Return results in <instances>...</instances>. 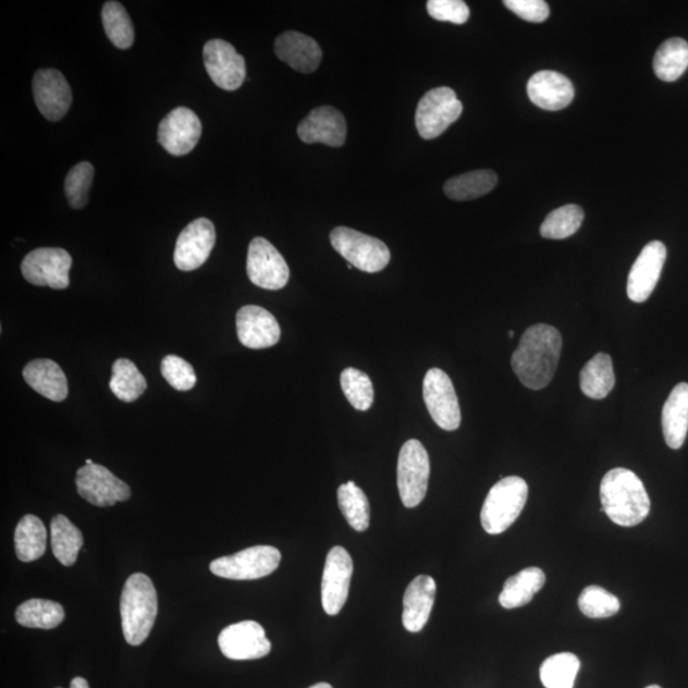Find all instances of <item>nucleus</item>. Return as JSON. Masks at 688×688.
I'll list each match as a JSON object with an SVG mask.
<instances>
[{
    "mask_svg": "<svg viewBox=\"0 0 688 688\" xmlns=\"http://www.w3.org/2000/svg\"><path fill=\"white\" fill-rule=\"evenodd\" d=\"M561 348L563 336L555 327L536 324L528 328L512 357L515 376L523 385L541 391L555 377Z\"/></svg>",
    "mask_w": 688,
    "mask_h": 688,
    "instance_id": "1",
    "label": "nucleus"
},
{
    "mask_svg": "<svg viewBox=\"0 0 688 688\" xmlns=\"http://www.w3.org/2000/svg\"><path fill=\"white\" fill-rule=\"evenodd\" d=\"M603 512L621 527H635L647 519L650 499L644 483L630 469L615 468L601 483Z\"/></svg>",
    "mask_w": 688,
    "mask_h": 688,
    "instance_id": "2",
    "label": "nucleus"
},
{
    "mask_svg": "<svg viewBox=\"0 0 688 688\" xmlns=\"http://www.w3.org/2000/svg\"><path fill=\"white\" fill-rule=\"evenodd\" d=\"M159 612V600L151 579L136 573L125 581L121 597L123 634L130 646L144 644Z\"/></svg>",
    "mask_w": 688,
    "mask_h": 688,
    "instance_id": "3",
    "label": "nucleus"
},
{
    "mask_svg": "<svg viewBox=\"0 0 688 688\" xmlns=\"http://www.w3.org/2000/svg\"><path fill=\"white\" fill-rule=\"evenodd\" d=\"M528 484L523 478H503L490 490L481 512L482 527L489 535H501L519 518L527 504Z\"/></svg>",
    "mask_w": 688,
    "mask_h": 688,
    "instance_id": "4",
    "label": "nucleus"
},
{
    "mask_svg": "<svg viewBox=\"0 0 688 688\" xmlns=\"http://www.w3.org/2000/svg\"><path fill=\"white\" fill-rule=\"evenodd\" d=\"M331 244L349 265L366 273L383 271L391 261V250L383 242L353 229H334Z\"/></svg>",
    "mask_w": 688,
    "mask_h": 688,
    "instance_id": "5",
    "label": "nucleus"
},
{
    "mask_svg": "<svg viewBox=\"0 0 688 688\" xmlns=\"http://www.w3.org/2000/svg\"><path fill=\"white\" fill-rule=\"evenodd\" d=\"M430 458L418 440H408L402 446L396 468V483L403 505L413 508L420 505L428 492Z\"/></svg>",
    "mask_w": 688,
    "mask_h": 688,
    "instance_id": "6",
    "label": "nucleus"
},
{
    "mask_svg": "<svg viewBox=\"0 0 688 688\" xmlns=\"http://www.w3.org/2000/svg\"><path fill=\"white\" fill-rule=\"evenodd\" d=\"M281 558V552L272 545H254L235 555L216 558L209 568L223 579L256 580L274 573Z\"/></svg>",
    "mask_w": 688,
    "mask_h": 688,
    "instance_id": "7",
    "label": "nucleus"
},
{
    "mask_svg": "<svg viewBox=\"0 0 688 688\" xmlns=\"http://www.w3.org/2000/svg\"><path fill=\"white\" fill-rule=\"evenodd\" d=\"M462 112L463 103L452 88H433L418 102L417 131L423 139H435L458 121Z\"/></svg>",
    "mask_w": 688,
    "mask_h": 688,
    "instance_id": "8",
    "label": "nucleus"
},
{
    "mask_svg": "<svg viewBox=\"0 0 688 688\" xmlns=\"http://www.w3.org/2000/svg\"><path fill=\"white\" fill-rule=\"evenodd\" d=\"M423 401L440 429L454 431L462 422L458 396L453 381L440 369H431L423 379Z\"/></svg>",
    "mask_w": 688,
    "mask_h": 688,
    "instance_id": "9",
    "label": "nucleus"
},
{
    "mask_svg": "<svg viewBox=\"0 0 688 688\" xmlns=\"http://www.w3.org/2000/svg\"><path fill=\"white\" fill-rule=\"evenodd\" d=\"M71 254L59 248H40L27 254L21 271L25 280L35 286L54 290L70 287Z\"/></svg>",
    "mask_w": 688,
    "mask_h": 688,
    "instance_id": "10",
    "label": "nucleus"
},
{
    "mask_svg": "<svg viewBox=\"0 0 688 688\" xmlns=\"http://www.w3.org/2000/svg\"><path fill=\"white\" fill-rule=\"evenodd\" d=\"M353 575L354 561L347 550L336 545L328 552L321 580V604L327 615H339L346 604Z\"/></svg>",
    "mask_w": 688,
    "mask_h": 688,
    "instance_id": "11",
    "label": "nucleus"
},
{
    "mask_svg": "<svg viewBox=\"0 0 688 688\" xmlns=\"http://www.w3.org/2000/svg\"><path fill=\"white\" fill-rule=\"evenodd\" d=\"M246 272L256 286L265 290H281L290 280L286 260L265 237H256L251 241Z\"/></svg>",
    "mask_w": 688,
    "mask_h": 688,
    "instance_id": "12",
    "label": "nucleus"
},
{
    "mask_svg": "<svg viewBox=\"0 0 688 688\" xmlns=\"http://www.w3.org/2000/svg\"><path fill=\"white\" fill-rule=\"evenodd\" d=\"M219 646L222 654L231 661L260 660L272 650L263 626L256 621H243L223 628Z\"/></svg>",
    "mask_w": 688,
    "mask_h": 688,
    "instance_id": "13",
    "label": "nucleus"
},
{
    "mask_svg": "<svg viewBox=\"0 0 688 688\" xmlns=\"http://www.w3.org/2000/svg\"><path fill=\"white\" fill-rule=\"evenodd\" d=\"M78 493L89 504L108 507L131 499L128 484L119 480L108 468L100 465H86L77 470Z\"/></svg>",
    "mask_w": 688,
    "mask_h": 688,
    "instance_id": "14",
    "label": "nucleus"
},
{
    "mask_svg": "<svg viewBox=\"0 0 688 688\" xmlns=\"http://www.w3.org/2000/svg\"><path fill=\"white\" fill-rule=\"evenodd\" d=\"M207 73L217 87L226 91H236L246 78V64L233 45L214 39L208 41L204 49Z\"/></svg>",
    "mask_w": 688,
    "mask_h": 688,
    "instance_id": "15",
    "label": "nucleus"
},
{
    "mask_svg": "<svg viewBox=\"0 0 688 688\" xmlns=\"http://www.w3.org/2000/svg\"><path fill=\"white\" fill-rule=\"evenodd\" d=\"M214 244V224L208 219L193 221L177 237L174 253L175 266L183 272L196 271L211 256Z\"/></svg>",
    "mask_w": 688,
    "mask_h": 688,
    "instance_id": "16",
    "label": "nucleus"
},
{
    "mask_svg": "<svg viewBox=\"0 0 688 688\" xmlns=\"http://www.w3.org/2000/svg\"><path fill=\"white\" fill-rule=\"evenodd\" d=\"M667 259V248L662 242L649 243L631 268L627 280V296L640 304L653 294Z\"/></svg>",
    "mask_w": 688,
    "mask_h": 688,
    "instance_id": "17",
    "label": "nucleus"
},
{
    "mask_svg": "<svg viewBox=\"0 0 688 688\" xmlns=\"http://www.w3.org/2000/svg\"><path fill=\"white\" fill-rule=\"evenodd\" d=\"M201 136V123L196 112L176 108L163 118L159 126L160 145L172 156L193 151Z\"/></svg>",
    "mask_w": 688,
    "mask_h": 688,
    "instance_id": "18",
    "label": "nucleus"
},
{
    "mask_svg": "<svg viewBox=\"0 0 688 688\" xmlns=\"http://www.w3.org/2000/svg\"><path fill=\"white\" fill-rule=\"evenodd\" d=\"M33 89L37 108L48 121H61L70 111L72 89L61 72L52 69L37 71Z\"/></svg>",
    "mask_w": 688,
    "mask_h": 688,
    "instance_id": "19",
    "label": "nucleus"
},
{
    "mask_svg": "<svg viewBox=\"0 0 688 688\" xmlns=\"http://www.w3.org/2000/svg\"><path fill=\"white\" fill-rule=\"evenodd\" d=\"M236 329L238 341L251 349L272 347L281 339L279 321L257 305H246L237 311Z\"/></svg>",
    "mask_w": 688,
    "mask_h": 688,
    "instance_id": "20",
    "label": "nucleus"
},
{
    "mask_svg": "<svg viewBox=\"0 0 688 688\" xmlns=\"http://www.w3.org/2000/svg\"><path fill=\"white\" fill-rule=\"evenodd\" d=\"M297 134L305 144L341 147L347 137L346 119L332 107H320L310 111L298 124Z\"/></svg>",
    "mask_w": 688,
    "mask_h": 688,
    "instance_id": "21",
    "label": "nucleus"
},
{
    "mask_svg": "<svg viewBox=\"0 0 688 688\" xmlns=\"http://www.w3.org/2000/svg\"><path fill=\"white\" fill-rule=\"evenodd\" d=\"M527 91L530 101L538 108L550 111L567 108L575 96L572 81L555 71H541L533 74L528 82Z\"/></svg>",
    "mask_w": 688,
    "mask_h": 688,
    "instance_id": "22",
    "label": "nucleus"
},
{
    "mask_svg": "<svg viewBox=\"0 0 688 688\" xmlns=\"http://www.w3.org/2000/svg\"><path fill=\"white\" fill-rule=\"evenodd\" d=\"M437 582L429 575H420L407 587L403 597L402 623L409 632H420L428 624L435 604Z\"/></svg>",
    "mask_w": 688,
    "mask_h": 688,
    "instance_id": "23",
    "label": "nucleus"
},
{
    "mask_svg": "<svg viewBox=\"0 0 688 688\" xmlns=\"http://www.w3.org/2000/svg\"><path fill=\"white\" fill-rule=\"evenodd\" d=\"M274 51L280 61L302 73L316 72L323 58V51L316 40L296 32L284 33L277 37Z\"/></svg>",
    "mask_w": 688,
    "mask_h": 688,
    "instance_id": "24",
    "label": "nucleus"
},
{
    "mask_svg": "<svg viewBox=\"0 0 688 688\" xmlns=\"http://www.w3.org/2000/svg\"><path fill=\"white\" fill-rule=\"evenodd\" d=\"M24 379L36 393L52 402H63L69 396V381L64 371L61 366L47 358L27 364Z\"/></svg>",
    "mask_w": 688,
    "mask_h": 688,
    "instance_id": "25",
    "label": "nucleus"
},
{
    "mask_svg": "<svg viewBox=\"0 0 688 688\" xmlns=\"http://www.w3.org/2000/svg\"><path fill=\"white\" fill-rule=\"evenodd\" d=\"M665 443L671 449L685 444L688 432V384L679 383L665 401L662 413Z\"/></svg>",
    "mask_w": 688,
    "mask_h": 688,
    "instance_id": "26",
    "label": "nucleus"
},
{
    "mask_svg": "<svg viewBox=\"0 0 688 688\" xmlns=\"http://www.w3.org/2000/svg\"><path fill=\"white\" fill-rule=\"evenodd\" d=\"M545 582V575L538 567H528L505 581L499 602L506 610L523 607L532 602Z\"/></svg>",
    "mask_w": 688,
    "mask_h": 688,
    "instance_id": "27",
    "label": "nucleus"
},
{
    "mask_svg": "<svg viewBox=\"0 0 688 688\" xmlns=\"http://www.w3.org/2000/svg\"><path fill=\"white\" fill-rule=\"evenodd\" d=\"M48 532L44 523L35 515H26L14 532V548L22 563H33L47 551Z\"/></svg>",
    "mask_w": 688,
    "mask_h": 688,
    "instance_id": "28",
    "label": "nucleus"
},
{
    "mask_svg": "<svg viewBox=\"0 0 688 688\" xmlns=\"http://www.w3.org/2000/svg\"><path fill=\"white\" fill-rule=\"evenodd\" d=\"M51 549L54 556L64 566L76 564L79 550L84 545L81 530L64 515H57L51 520Z\"/></svg>",
    "mask_w": 688,
    "mask_h": 688,
    "instance_id": "29",
    "label": "nucleus"
},
{
    "mask_svg": "<svg viewBox=\"0 0 688 688\" xmlns=\"http://www.w3.org/2000/svg\"><path fill=\"white\" fill-rule=\"evenodd\" d=\"M612 358L607 354H597L580 372V388L589 398L603 400L615 386Z\"/></svg>",
    "mask_w": 688,
    "mask_h": 688,
    "instance_id": "30",
    "label": "nucleus"
},
{
    "mask_svg": "<svg viewBox=\"0 0 688 688\" xmlns=\"http://www.w3.org/2000/svg\"><path fill=\"white\" fill-rule=\"evenodd\" d=\"M497 181V175L491 170L470 171L447 181L444 192L453 200H472L492 192Z\"/></svg>",
    "mask_w": 688,
    "mask_h": 688,
    "instance_id": "31",
    "label": "nucleus"
},
{
    "mask_svg": "<svg viewBox=\"0 0 688 688\" xmlns=\"http://www.w3.org/2000/svg\"><path fill=\"white\" fill-rule=\"evenodd\" d=\"M653 66L661 81H677L688 69V42L679 37L663 42L655 52Z\"/></svg>",
    "mask_w": 688,
    "mask_h": 688,
    "instance_id": "32",
    "label": "nucleus"
},
{
    "mask_svg": "<svg viewBox=\"0 0 688 688\" xmlns=\"http://www.w3.org/2000/svg\"><path fill=\"white\" fill-rule=\"evenodd\" d=\"M64 617L63 605L48 600H28L16 610L17 623L28 628L51 630L61 625Z\"/></svg>",
    "mask_w": 688,
    "mask_h": 688,
    "instance_id": "33",
    "label": "nucleus"
},
{
    "mask_svg": "<svg viewBox=\"0 0 688 688\" xmlns=\"http://www.w3.org/2000/svg\"><path fill=\"white\" fill-rule=\"evenodd\" d=\"M339 504L344 518L351 528L357 532H365L370 526V504L365 492L354 481L341 484L339 491Z\"/></svg>",
    "mask_w": 688,
    "mask_h": 688,
    "instance_id": "34",
    "label": "nucleus"
},
{
    "mask_svg": "<svg viewBox=\"0 0 688 688\" xmlns=\"http://www.w3.org/2000/svg\"><path fill=\"white\" fill-rule=\"evenodd\" d=\"M110 389L118 400L125 403L137 401L147 389V380L137 366L126 358H119L112 365Z\"/></svg>",
    "mask_w": 688,
    "mask_h": 688,
    "instance_id": "35",
    "label": "nucleus"
},
{
    "mask_svg": "<svg viewBox=\"0 0 688 688\" xmlns=\"http://www.w3.org/2000/svg\"><path fill=\"white\" fill-rule=\"evenodd\" d=\"M579 669L580 661L577 655L560 653L543 662L540 676L545 688H573Z\"/></svg>",
    "mask_w": 688,
    "mask_h": 688,
    "instance_id": "36",
    "label": "nucleus"
},
{
    "mask_svg": "<svg viewBox=\"0 0 688 688\" xmlns=\"http://www.w3.org/2000/svg\"><path fill=\"white\" fill-rule=\"evenodd\" d=\"M102 25L109 40L118 49H130L134 42V27L128 12L119 2H107L102 7Z\"/></svg>",
    "mask_w": 688,
    "mask_h": 688,
    "instance_id": "37",
    "label": "nucleus"
},
{
    "mask_svg": "<svg viewBox=\"0 0 688 688\" xmlns=\"http://www.w3.org/2000/svg\"><path fill=\"white\" fill-rule=\"evenodd\" d=\"M585 220V211L579 206L568 205L552 211L542 223L541 235L551 241H563L573 236Z\"/></svg>",
    "mask_w": 688,
    "mask_h": 688,
    "instance_id": "38",
    "label": "nucleus"
},
{
    "mask_svg": "<svg viewBox=\"0 0 688 688\" xmlns=\"http://www.w3.org/2000/svg\"><path fill=\"white\" fill-rule=\"evenodd\" d=\"M341 386L351 406L358 410L371 408L376 393L368 373L355 368L344 369L341 373Z\"/></svg>",
    "mask_w": 688,
    "mask_h": 688,
    "instance_id": "39",
    "label": "nucleus"
},
{
    "mask_svg": "<svg viewBox=\"0 0 688 688\" xmlns=\"http://www.w3.org/2000/svg\"><path fill=\"white\" fill-rule=\"evenodd\" d=\"M579 609L589 618H609L615 616L621 609L619 600L607 590L590 586L579 597Z\"/></svg>",
    "mask_w": 688,
    "mask_h": 688,
    "instance_id": "40",
    "label": "nucleus"
},
{
    "mask_svg": "<svg viewBox=\"0 0 688 688\" xmlns=\"http://www.w3.org/2000/svg\"><path fill=\"white\" fill-rule=\"evenodd\" d=\"M95 169L89 162L76 164L66 175L65 196L74 209L84 208L88 204L89 189L94 182Z\"/></svg>",
    "mask_w": 688,
    "mask_h": 688,
    "instance_id": "41",
    "label": "nucleus"
},
{
    "mask_svg": "<svg viewBox=\"0 0 688 688\" xmlns=\"http://www.w3.org/2000/svg\"><path fill=\"white\" fill-rule=\"evenodd\" d=\"M161 372L164 380L179 392H188L197 384L196 371L184 358L169 355L161 363Z\"/></svg>",
    "mask_w": 688,
    "mask_h": 688,
    "instance_id": "42",
    "label": "nucleus"
},
{
    "mask_svg": "<svg viewBox=\"0 0 688 688\" xmlns=\"http://www.w3.org/2000/svg\"><path fill=\"white\" fill-rule=\"evenodd\" d=\"M428 12L433 20L465 25L469 20V9L462 0H430Z\"/></svg>",
    "mask_w": 688,
    "mask_h": 688,
    "instance_id": "43",
    "label": "nucleus"
},
{
    "mask_svg": "<svg viewBox=\"0 0 688 688\" xmlns=\"http://www.w3.org/2000/svg\"><path fill=\"white\" fill-rule=\"evenodd\" d=\"M504 4L516 16L533 24H542L550 16V7L543 0H505Z\"/></svg>",
    "mask_w": 688,
    "mask_h": 688,
    "instance_id": "44",
    "label": "nucleus"
},
{
    "mask_svg": "<svg viewBox=\"0 0 688 688\" xmlns=\"http://www.w3.org/2000/svg\"><path fill=\"white\" fill-rule=\"evenodd\" d=\"M71 688H89L85 678L76 677L72 679Z\"/></svg>",
    "mask_w": 688,
    "mask_h": 688,
    "instance_id": "45",
    "label": "nucleus"
},
{
    "mask_svg": "<svg viewBox=\"0 0 688 688\" xmlns=\"http://www.w3.org/2000/svg\"><path fill=\"white\" fill-rule=\"evenodd\" d=\"M309 688H333L331 685L327 684V683H319L317 685H314Z\"/></svg>",
    "mask_w": 688,
    "mask_h": 688,
    "instance_id": "46",
    "label": "nucleus"
},
{
    "mask_svg": "<svg viewBox=\"0 0 688 688\" xmlns=\"http://www.w3.org/2000/svg\"><path fill=\"white\" fill-rule=\"evenodd\" d=\"M86 465H94V462L91 459H86Z\"/></svg>",
    "mask_w": 688,
    "mask_h": 688,
    "instance_id": "47",
    "label": "nucleus"
},
{
    "mask_svg": "<svg viewBox=\"0 0 688 688\" xmlns=\"http://www.w3.org/2000/svg\"><path fill=\"white\" fill-rule=\"evenodd\" d=\"M508 336H511V339H514V331L508 332Z\"/></svg>",
    "mask_w": 688,
    "mask_h": 688,
    "instance_id": "48",
    "label": "nucleus"
},
{
    "mask_svg": "<svg viewBox=\"0 0 688 688\" xmlns=\"http://www.w3.org/2000/svg\"><path fill=\"white\" fill-rule=\"evenodd\" d=\"M647 688H662V687L653 685V686H648Z\"/></svg>",
    "mask_w": 688,
    "mask_h": 688,
    "instance_id": "49",
    "label": "nucleus"
}]
</instances>
